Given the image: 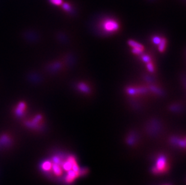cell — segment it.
<instances>
[{
  "label": "cell",
  "instance_id": "6da1fadb",
  "mask_svg": "<svg viewBox=\"0 0 186 185\" xmlns=\"http://www.w3.org/2000/svg\"><path fill=\"white\" fill-rule=\"evenodd\" d=\"M169 168L167 158L166 156L161 155L157 157L155 165L153 167L154 174H163L167 172Z\"/></svg>",
  "mask_w": 186,
  "mask_h": 185
},
{
  "label": "cell",
  "instance_id": "7a4b0ae2",
  "mask_svg": "<svg viewBox=\"0 0 186 185\" xmlns=\"http://www.w3.org/2000/svg\"><path fill=\"white\" fill-rule=\"evenodd\" d=\"M103 29L108 32H113L117 31L119 28L117 22L114 19H108L105 20L103 24Z\"/></svg>",
  "mask_w": 186,
  "mask_h": 185
},
{
  "label": "cell",
  "instance_id": "3957f363",
  "mask_svg": "<svg viewBox=\"0 0 186 185\" xmlns=\"http://www.w3.org/2000/svg\"><path fill=\"white\" fill-rule=\"evenodd\" d=\"M52 167V162L46 161H45L43 164H42V168L45 171H48L51 170Z\"/></svg>",
  "mask_w": 186,
  "mask_h": 185
},
{
  "label": "cell",
  "instance_id": "277c9868",
  "mask_svg": "<svg viewBox=\"0 0 186 185\" xmlns=\"http://www.w3.org/2000/svg\"><path fill=\"white\" fill-rule=\"evenodd\" d=\"M25 105L24 103H21L18 105V107L16 109V113L17 115H20L23 114L24 111H25Z\"/></svg>",
  "mask_w": 186,
  "mask_h": 185
},
{
  "label": "cell",
  "instance_id": "5b68a950",
  "mask_svg": "<svg viewBox=\"0 0 186 185\" xmlns=\"http://www.w3.org/2000/svg\"><path fill=\"white\" fill-rule=\"evenodd\" d=\"M166 41L164 39L161 40V41H160V43L158 44L159 45L158 49H159V50L160 52H163L164 50L165 46H166Z\"/></svg>",
  "mask_w": 186,
  "mask_h": 185
},
{
  "label": "cell",
  "instance_id": "8992f818",
  "mask_svg": "<svg viewBox=\"0 0 186 185\" xmlns=\"http://www.w3.org/2000/svg\"><path fill=\"white\" fill-rule=\"evenodd\" d=\"M78 88H80V90L83 92H87L89 91V88L88 87L85 85V84H80L79 86H78Z\"/></svg>",
  "mask_w": 186,
  "mask_h": 185
},
{
  "label": "cell",
  "instance_id": "52a82bcc",
  "mask_svg": "<svg viewBox=\"0 0 186 185\" xmlns=\"http://www.w3.org/2000/svg\"><path fill=\"white\" fill-rule=\"evenodd\" d=\"M51 3L55 6H60L62 4V0H49Z\"/></svg>",
  "mask_w": 186,
  "mask_h": 185
},
{
  "label": "cell",
  "instance_id": "ba28073f",
  "mask_svg": "<svg viewBox=\"0 0 186 185\" xmlns=\"http://www.w3.org/2000/svg\"><path fill=\"white\" fill-rule=\"evenodd\" d=\"M160 41H161V39L158 37H157L154 38V39H153V42L155 44H157V45H158L160 43Z\"/></svg>",
  "mask_w": 186,
  "mask_h": 185
},
{
  "label": "cell",
  "instance_id": "9c48e42d",
  "mask_svg": "<svg viewBox=\"0 0 186 185\" xmlns=\"http://www.w3.org/2000/svg\"><path fill=\"white\" fill-rule=\"evenodd\" d=\"M148 69L149 71H151V72L153 71V66L151 63L148 64Z\"/></svg>",
  "mask_w": 186,
  "mask_h": 185
}]
</instances>
